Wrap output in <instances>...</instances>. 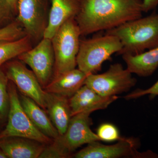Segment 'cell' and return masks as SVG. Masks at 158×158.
Here are the masks:
<instances>
[{
	"label": "cell",
	"instance_id": "obj_1",
	"mask_svg": "<svg viewBox=\"0 0 158 158\" xmlns=\"http://www.w3.org/2000/svg\"><path fill=\"white\" fill-rule=\"evenodd\" d=\"M142 0H81L76 16L81 36L108 31L142 16Z\"/></svg>",
	"mask_w": 158,
	"mask_h": 158
},
{
	"label": "cell",
	"instance_id": "obj_2",
	"mask_svg": "<svg viewBox=\"0 0 158 158\" xmlns=\"http://www.w3.org/2000/svg\"><path fill=\"white\" fill-rule=\"evenodd\" d=\"M105 34L116 36L120 40L122 48L118 55L142 53L158 46V14L153 12L133 20Z\"/></svg>",
	"mask_w": 158,
	"mask_h": 158
},
{
	"label": "cell",
	"instance_id": "obj_3",
	"mask_svg": "<svg viewBox=\"0 0 158 158\" xmlns=\"http://www.w3.org/2000/svg\"><path fill=\"white\" fill-rule=\"evenodd\" d=\"M122 48L118 37L110 34L81 40L77 59L78 68L87 75L96 73L101 70L104 62Z\"/></svg>",
	"mask_w": 158,
	"mask_h": 158
},
{
	"label": "cell",
	"instance_id": "obj_4",
	"mask_svg": "<svg viewBox=\"0 0 158 158\" xmlns=\"http://www.w3.org/2000/svg\"><path fill=\"white\" fill-rule=\"evenodd\" d=\"M81 36L76 21L72 18L64 23L52 37L55 59L53 77L76 68Z\"/></svg>",
	"mask_w": 158,
	"mask_h": 158
},
{
	"label": "cell",
	"instance_id": "obj_5",
	"mask_svg": "<svg viewBox=\"0 0 158 158\" xmlns=\"http://www.w3.org/2000/svg\"><path fill=\"white\" fill-rule=\"evenodd\" d=\"M8 90L9 97L8 123L0 132V138L19 137L46 144L52 143L53 140L40 131L31 122L21 103L16 86L10 81Z\"/></svg>",
	"mask_w": 158,
	"mask_h": 158
},
{
	"label": "cell",
	"instance_id": "obj_6",
	"mask_svg": "<svg viewBox=\"0 0 158 158\" xmlns=\"http://www.w3.org/2000/svg\"><path fill=\"white\" fill-rule=\"evenodd\" d=\"M132 74L120 63H115L103 73L88 75L85 85L102 96H116L127 92L136 85L137 81Z\"/></svg>",
	"mask_w": 158,
	"mask_h": 158
},
{
	"label": "cell",
	"instance_id": "obj_7",
	"mask_svg": "<svg viewBox=\"0 0 158 158\" xmlns=\"http://www.w3.org/2000/svg\"><path fill=\"white\" fill-rule=\"evenodd\" d=\"M2 69L21 94L30 98L46 110L48 92L43 89L35 74L23 62L19 60L9 61L4 64Z\"/></svg>",
	"mask_w": 158,
	"mask_h": 158
},
{
	"label": "cell",
	"instance_id": "obj_8",
	"mask_svg": "<svg viewBox=\"0 0 158 158\" xmlns=\"http://www.w3.org/2000/svg\"><path fill=\"white\" fill-rule=\"evenodd\" d=\"M90 114L81 113L73 116L66 131L54 139V142L69 157L77 148L85 144L101 141L90 129Z\"/></svg>",
	"mask_w": 158,
	"mask_h": 158
},
{
	"label": "cell",
	"instance_id": "obj_9",
	"mask_svg": "<svg viewBox=\"0 0 158 158\" xmlns=\"http://www.w3.org/2000/svg\"><path fill=\"white\" fill-rule=\"evenodd\" d=\"M19 60L28 65L44 88L53 76L55 55L51 39L42 38L35 47L20 55Z\"/></svg>",
	"mask_w": 158,
	"mask_h": 158
},
{
	"label": "cell",
	"instance_id": "obj_10",
	"mask_svg": "<svg viewBox=\"0 0 158 158\" xmlns=\"http://www.w3.org/2000/svg\"><path fill=\"white\" fill-rule=\"evenodd\" d=\"M48 0H18L16 20L32 39L43 37Z\"/></svg>",
	"mask_w": 158,
	"mask_h": 158
},
{
	"label": "cell",
	"instance_id": "obj_11",
	"mask_svg": "<svg viewBox=\"0 0 158 158\" xmlns=\"http://www.w3.org/2000/svg\"><path fill=\"white\" fill-rule=\"evenodd\" d=\"M88 146L75 154L76 158H118L154 156L151 153H141L137 151L138 143L133 138H122L118 142L112 145H105L98 141L88 144Z\"/></svg>",
	"mask_w": 158,
	"mask_h": 158
},
{
	"label": "cell",
	"instance_id": "obj_12",
	"mask_svg": "<svg viewBox=\"0 0 158 158\" xmlns=\"http://www.w3.org/2000/svg\"><path fill=\"white\" fill-rule=\"evenodd\" d=\"M117 98V96H102L84 85L69 99L72 116L81 113L90 114L97 110L106 109Z\"/></svg>",
	"mask_w": 158,
	"mask_h": 158
},
{
	"label": "cell",
	"instance_id": "obj_13",
	"mask_svg": "<svg viewBox=\"0 0 158 158\" xmlns=\"http://www.w3.org/2000/svg\"><path fill=\"white\" fill-rule=\"evenodd\" d=\"M47 25L43 38L51 39L68 20L75 18L81 9V0H51Z\"/></svg>",
	"mask_w": 158,
	"mask_h": 158
},
{
	"label": "cell",
	"instance_id": "obj_14",
	"mask_svg": "<svg viewBox=\"0 0 158 158\" xmlns=\"http://www.w3.org/2000/svg\"><path fill=\"white\" fill-rule=\"evenodd\" d=\"M46 144L19 137L0 138V148L8 158H39Z\"/></svg>",
	"mask_w": 158,
	"mask_h": 158
},
{
	"label": "cell",
	"instance_id": "obj_15",
	"mask_svg": "<svg viewBox=\"0 0 158 158\" xmlns=\"http://www.w3.org/2000/svg\"><path fill=\"white\" fill-rule=\"evenodd\" d=\"M88 76L75 68L53 77L44 89L48 93L69 99L85 85Z\"/></svg>",
	"mask_w": 158,
	"mask_h": 158
},
{
	"label": "cell",
	"instance_id": "obj_16",
	"mask_svg": "<svg viewBox=\"0 0 158 158\" xmlns=\"http://www.w3.org/2000/svg\"><path fill=\"white\" fill-rule=\"evenodd\" d=\"M46 111L59 135H64L72 117L69 99L48 93Z\"/></svg>",
	"mask_w": 158,
	"mask_h": 158
},
{
	"label": "cell",
	"instance_id": "obj_17",
	"mask_svg": "<svg viewBox=\"0 0 158 158\" xmlns=\"http://www.w3.org/2000/svg\"><path fill=\"white\" fill-rule=\"evenodd\" d=\"M19 96L24 110L34 125L51 139L54 140L58 138L59 133L45 110L28 97L22 94Z\"/></svg>",
	"mask_w": 158,
	"mask_h": 158
},
{
	"label": "cell",
	"instance_id": "obj_18",
	"mask_svg": "<svg viewBox=\"0 0 158 158\" xmlns=\"http://www.w3.org/2000/svg\"><path fill=\"white\" fill-rule=\"evenodd\" d=\"M122 56L127 68L140 77L151 75L158 67V46L138 55Z\"/></svg>",
	"mask_w": 158,
	"mask_h": 158
},
{
	"label": "cell",
	"instance_id": "obj_19",
	"mask_svg": "<svg viewBox=\"0 0 158 158\" xmlns=\"http://www.w3.org/2000/svg\"><path fill=\"white\" fill-rule=\"evenodd\" d=\"M32 48L31 39L27 35L15 40L0 41V67Z\"/></svg>",
	"mask_w": 158,
	"mask_h": 158
},
{
	"label": "cell",
	"instance_id": "obj_20",
	"mask_svg": "<svg viewBox=\"0 0 158 158\" xmlns=\"http://www.w3.org/2000/svg\"><path fill=\"white\" fill-rule=\"evenodd\" d=\"M9 81L2 69L0 67V122L2 123L8 118L9 112Z\"/></svg>",
	"mask_w": 158,
	"mask_h": 158
},
{
	"label": "cell",
	"instance_id": "obj_21",
	"mask_svg": "<svg viewBox=\"0 0 158 158\" xmlns=\"http://www.w3.org/2000/svg\"><path fill=\"white\" fill-rule=\"evenodd\" d=\"M26 35L24 29L17 20L0 28V41L15 40Z\"/></svg>",
	"mask_w": 158,
	"mask_h": 158
},
{
	"label": "cell",
	"instance_id": "obj_22",
	"mask_svg": "<svg viewBox=\"0 0 158 158\" xmlns=\"http://www.w3.org/2000/svg\"><path fill=\"white\" fill-rule=\"evenodd\" d=\"M97 135L101 141L112 142L120 140L122 138L119 136L117 128L110 123H104L98 127Z\"/></svg>",
	"mask_w": 158,
	"mask_h": 158
},
{
	"label": "cell",
	"instance_id": "obj_23",
	"mask_svg": "<svg viewBox=\"0 0 158 158\" xmlns=\"http://www.w3.org/2000/svg\"><path fill=\"white\" fill-rule=\"evenodd\" d=\"M40 158H66L67 157L53 141L51 144L46 145Z\"/></svg>",
	"mask_w": 158,
	"mask_h": 158
},
{
	"label": "cell",
	"instance_id": "obj_24",
	"mask_svg": "<svg viewBox=\"0 0 158 158\" xmlns=\"http://www.w3.org/2000/svg\"><path fill=\"white\" fill-rule=\"evenodd\" d=\"M147 94H149L151 98H154L158 95V81L154 85L148 89L136 90L134 92L127 94L125 97V98L126 99H131L138 98Z\"/></svg>",
	"mask_w": 158,
	"mask_h": 158
},
{
	"label": "cell",
	"instance_id": "obj_25",
	"mask_svg": "<svg viewBox=\"0 0 158 158\" xmlns=\"http://www.w3.org/2000/svg\"><path fill=\"white\" fill-rule=\"evenodd\" d=\"M13 14L4 0H0V23L10 17Z\"/></svg>",
	"mask_w": 158,
	"mask_h": 158
},
{
	"label": "cell",
	"instance_id": "obj_26",
	"mask_svg": "<svg viewBox=\"0 0 158 158\" xmlns=\"http://www.w3.org/2000/svg\"><path fill=\"white\" fill-rule=\"evenodd\" d=\"M158 6V0H142V9L144 12L155 9Z\"/></svg>",
	"mask_w": 158,
	"mask_h": 158
},
{
	"label": "cell",
	"instance_id": "obj_27",
	"mask_svg": "<svg viewBox=\"0 0 158 158\" xmlns=\"http://www.w3.org/2000/svg\"><path fill=\"white\" fill-rule=\"evenodd\" d=\"M13 14H17L18 0H4Z\"/></svg>",
	"mask_w": 158,
	"mask_h": 158
},
{
	"label": "cell",
	"instance_id": "obj_28",
	"mask_svg": "<svg viewBox=\"0 0 158 158\" xmlns=\"http://www.w3.org/2000/svg\"><path fill=\"white\" fill-rule=\"evenodd\" d=\"M0 158H8L4 152L0 148Z\"/></svg>",
	"mask_w": 158,
	"mask_h": 158
},
{
	"label": "cell",
	"instance_id": "obj_29",
	"mask_svg": "<svg viewBox=\"0 0 158 158\" xmlns=\"http://www.w3.org/2000/svg\"><path fill=\"white\" fill-rule=\"evenodd\" d=\"M2 123L1 122H0V132H1V124H2Z\"/></svg>",
	"mask_w": 158,
	"mask_h": 158
}]
</instances>
